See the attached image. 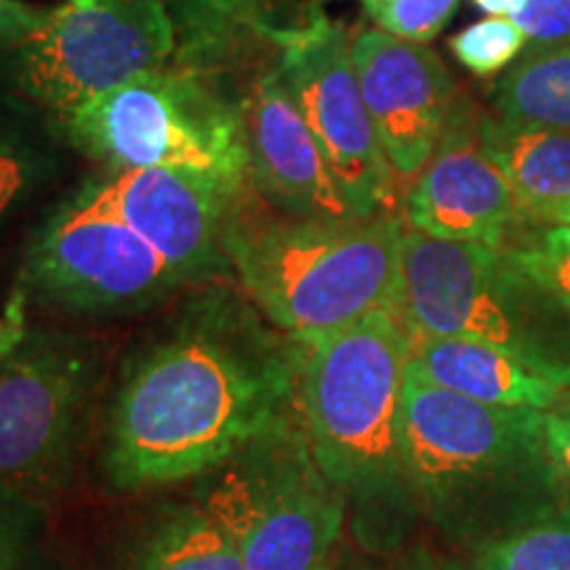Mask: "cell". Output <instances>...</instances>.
Wrapping results in <instances>:
<instances>
[{
  "mask_svg": "<svg viewBox=\"0 0 570 570\" xmlns=\"http://www.w3.org/2000/svg\"><path fill=\"white\" fill-rule=\"evenodd\" d=\"M449 48L475 77H491L508 69L525 51V35L508 17H491L454 35Z\"/></svg>",
  "mask_w": 570,
  "mask_h": 570,
  "instance_id": "cell-23",
  "label": "cell"
},
{
  "mask_svg": "<svg viewBox=\"0 0 570 570\" xmlns=\"http://www.w3.org/2000/svg\"><path fill=\"white\" fill-rule=\"evenodd\" d=\"M117 570H246L227 525L196 502L169 504L142 525Z\"/></svg>",
  "mask_w": 570,
  "mask_h": 570,
  "instance_id": "cell-18",
  "label": "cell"
},
{
  "mask_svg": "<svg viewBox=\"0 0 570 570\" xmlns=\"http://www.w3.org/2000/svg\"><path fill=\"white\" fill-rule=\"evenodd\" d=\"M491 111L570 132V42L520 56L491 88Z\"/></svg>",
  "mask_w": 570,
  "mask_h": 570,
  "instance_id": "cell-19",
  "label": "cell"
},
{
  "mask_svg": "<svg viewBox=\"0 0 570 570\" xmlns=\"http://www.w3.org/2000/svg\"><path fill=\"white\" fill-rule=\"evenodd\" d=\"M412 336V333H410ZM407 373L491 407L552 410L570 389L502 348L468 338L412 336Z\"/></svg>",
  "mask_w": 570,
  "mask_h": 570,
  "instance_id": "cell-16",
  "label": "cell"
},
{
  "mask_svg": "<svg viewBox=\"0 0 570 570\" xmlns=\"http://www.w3.org/2000/svg\"><path fill=\"white\" fill-rule=\"evenodd\" d=\"M101 367L63 336H27L0 356V489L42 508L75 483Z\"/></svg>",
  "mask_w": 570,
  "mask_h": 570,
  "instance_id": "cell-8",
  "label": "cell"
},
{
  "mask_svg": "<svg viewBox=\"0 0 570 570\" xmlns=\"http://www.w3.org/2000/svg\"><path fill=\"white\" fill-rule=\"evenodd\" d=\"M46 159L17 119L0 114V219L38 185Z\"/></svg>",
  "mask_w": 570,
  "mask_h": 570,
  "instance_id": "cell-24",
  "label": "cell"
},
{
  "mask_svg": "<svg viewBox=\"0 0 570 570\" xmlns=\"http://www.w3.org/2000/svg\"><path fill=\"white\" fill-rule=\"evenodd\" d=\"M481 146L508 177L529 223H554L570 206V132L479 114Z\"/></svg>",
  "mask_w": 570,
  "mask_h": 570,
  "instance_id": "cell-17",
  "label": "cell"
},
{
  "mask_svg": "<svg viewBox=\"0 0 570 570\" xmlns=\"http://www.w3.org/2000/svg\"><path fill=\"white\" fill-rule=\"evenodd\" d=\"M202 502L246 570H331L348 502L317 465L296 402L206 475Z\"/></svg>",
  "mask_w": 570,
  "mask_h": 570,
  "instance_id": "cell-7",
  "label": "cell"
},
{
  "mask_svg": "<svg viewBox=\"0 0 570 570\" xmlns=\"http://www.w3.org/2000/svg\"><path fill=\"white\" fill-rule=\"evenodd\" d=\"M30 336L24 325V298L21 294L13 298L6 309V315H0V356H9L24 344V338Z\"/></svg>",
  "mask_w": 570,
  "mask_h": 570,
  "instance_id": "cell-30",
  "label": "cell"
},
{
  "mask_svg": "<svg viewBox=\"0 0 570 570\" xmlns=\"http://www.w3.org/2000/svg\"><path fill=\"white\" fill-rule=\"evenodd\" d=\"M479 104L460 96L423 173L404 196V225L444 240L504 246L529 219L497 161L483 151Z\"/></svg>",
  "mask_w": 570,
  "mask_h": 570,
  "instance_id": "cell-13",
  "label": "cell"
},
{
  "mask_svg": "<svg viewBox=\"0 0 570 570\" xmlns=\"http://www.w3.org/2000/svg\"><path fill=\"white\" fill-rule=\"evenodd\" d=\"M48 17V9L24 3V0H0V42L17 46L32 30H38L40 21Z\"/></svg>",
  "mask_w": 570,
  "mask_h": 570,
  "instance_id": "cell-28",
  "label": "cell"
},
{
  "mask_svg": "<svg viewBox=\"0 0 570 570\" xmlns=\"http://www.w3.org/2000/svg\"><path fill=\"white\" fill-rule=\"evenodd\" d=\"M71 146L111 173L183 169L240 196L252 188L240 106L194 69L161 67L61 119Z\"/></svg>",
  "mask_w": 570,
  "mask_h": 570,
  "instance_id": "cell-6",
  "label": "cell"
},
{
  "mask_svg": "<svg viewBox=\"0 0 570 570\" xmlns=\"http://www.w3.org/2000/svg\"><path fill=\"white\" fill-rule=\"evenodd\" d=\"M512 21L525 35L523 56L570 42V0H529Z\"/></svg>",
  "mask_w": 570,
  "mask_h": 570,
  "instance_id": "cell-26",
  "label": "cell"
},
{
  "mask_svg": "<svg viewBox=\"0 0 570 570\" xmlns=\"http://www.w3.org/2000/svg\"><path fill=\"white\" fill-rule=\"evenodd\" d=\"M235 198L183 169H119L85 185L71 202L119 219L190 283H202L230 273L225 230Z\"/></svg>",
  "mask_w": 570,
  "mask_h": 570,
  "instance_id": "cell-12",
  "label": "cell"
},
{
  "mask_svg": "<svg viewBox=\"0 0 570 570\" xmlns=\"http://www.w3.org/2000/svg\"><path fill=\"white\" fill-rule=\"evenodd\" d=\"M375 30L399 40L428 42L444 30L460 0H360Z\"/></svg>",
  "mask_w": 570,
  "mask_h": 570,
  "instance_id": "cell-25",
  "label": "cell"
},
{
  "mask_svg": "<svg viewBox=\"0 0 570 570\" xmlns=\"http://www.w3.org/2000/svg\"><path fill=\"white\" fill-rule=\"evenodd\" d=\"M252 188L275 212L296 219H360L341 194L315 132L285 88L281 71L256 77L240 104Z\"/></svg>",
  "mask_w": 570,
  "mask_h": 570,
  "instance_id": "cell-15",
  "label": "cell"
},
{
  "mask_svg": "<svg viewBox=\"0 0 570 570\" xmlns=\"http://www.w3.org/2000/svg\"><path fill=\"white\" fill-rule=\"evenodd\" d=\"M504 246L518 265L570 312V225L525 223Z\"/></svg>",
  "mask_w": 570,
  "mask_h": 570,
  "instance_id": "cell-21",
  "label": "cell"
},
{
  "mask_svg": "<svg viewBox=\"0 0 570 570\" xmlns=\"http://www.w3.org/2000/svg\"><path fill=\"white\" fill-rule=\"evenodd\" d=\"M24 283L42 302L69 312H138L190 281L138 233L67 202L32 235Z\"/></svg>",
  "mask_w": 570,
  "mask_h": 570,
  "instance_id": "cell-11",
  "label": "cell"
},
{
  "mask_svg": "<svg viewBox=\"0 0 570 570\" xmlns=\"http://www.w3.org/2000/svg\"><path fill=\"white\" fill-rule=\"evenodd\" d=\"M481 11H487L489 17H518L520 11L525 9L529 0H473Z\"/></svg>",
  "mask_w": 570,
  "mask_h": 570,
  "instance_id": "cell-32",
  "label": "cell"
},
{
  "mask_svg": "<svg viewBox=\"0 0 570 570\" xmlns=\"http://www.w3.org/2000/svg\"><path fill=\"white\" fill-rule=\"evenodd\" d=\"M244 194L227 219L225 256L277 331L315 344L377 309H396L404 217L296 219L246 212Z\"/></svg>",
  "mask_w": 570,
  "mask_h": 570,
  "instance_id": "cell-4",
  "label": "cell"
},
{
  "mask_svg": "<svg viewBox=\"0 0 570 570\" xmlns=\"http://www.w3.org/2000/svg\"><path fill=\"white\" fill-rule=\"evenodd\" d=\"M352 59L391 173L399 183H412L436 151L458 101V82L425 42L381 30L356 32Z\"/></svg>",
  "mask_w": 570,
  "mask_h": 570,
  "instance_id": "cell-14",
  "label": "cell"
},
{
  "mask_svg": "<svg viewBox=\"0 0 570 570\" xmlns=\"http://www.w3.org/2000/svg\"><path fill=\"white\" fill-rule=\"evenodd\" d=\"M412 336L396 309L306 344L296 407L317 465L354 510L373 552H394L415 523L402 473V399Z\"/></svg>",
  "mask_w": 570,
  "mask_h": 570,
  "instance_id": "cell-3",
  "label": "cell"
},
{
  "mask_svg": "<svg viewBox=\"0 0 570 570\" xmlns=\"http://www.w3.org/2000/svg\"><path fill=\"white\" fill-rule=\"evenodd\" d=\"M475 570H570V499L550 515L470 552Z\"/></svg>",
  "mask_w": 570,
  "mask_h": 570,
  "instance_id": "cell-20",
  "label": "cell"
},
{
  "mask_svg": "<svg viewBox=\"0 0 570 570\" xmlns=\"http://www.w3.org/2000/svg\"><path fill=\"white\" fill-rule=\"evenodd\" d=\"M554 223L570 225V206H568V209H562V212H560V217H558V219H554Z\"/></svg>",
  "mask_w": 570,
  "mask_h": 570,
  "instance_id": "cell-33",
  "label": "cell"
},
{
  "mask_svg": "<svg viewBox=\"0 0 570 570\" xmlns=\"http://www.w3.org/2000/svg\"><path fill=\"white\" fill-rule=\"evenodd\" d=\"M402 473L415 518L470 550L566 502L547 446L544 412L491 407L410 373L402 399Z\"/></svg>",
  "mask_w": 570,
  "mask_h": 570,
  "instance_id": "cell-2",
  "label": "cell"
},
{
  "mask_svg": "<svg viewBox=\"0 0 570 570\" xmlns=\"http://www.w3.org/2000/svg\"><path fill=\"white\" fill-rule=\"evenodd\" d=\"M48 510L0 489V570H46Z\"/></svg>",
  "mask_w": 570,
  "mask_h": 570,
  "instance_id": "cell-22",
  "label": "cell"
},
{
  "mask_svg": "<svg viewBox=\"0 0 570 570\" xmlns=\"http://www.w3.org/2000/svg\"><path fill=\"white\" fill-rule=\"evenodd\" d=\"M304 356L246 294L204 285L119 375L101 452L109 487L138 494L223 468L296 402Z\"/></svg>",
  "mask_w": 570,
  "mask_h": 570,
  "instance_id": "cell-1",
  "label": "cell"
},
{
  "mask_svg": "<svg viewBox=\"0 0 570 570\" xmlns=\"http://www.w3.org/2000/svg\"><path fill=\"white\" fill-rule=\"evenodd\" d=\"M544 431L562 494L570 499V391L552 410L544 412Z\"/></svg>",
  "mask_w": 570,
  "mask_h": 570,
  "instance_id": "cell-27",
  "label": "cell"
},
{
  "mask_svg": "<svg viewBox=\"0 0 570 570\" xmlns=\"http://www.w3.org/2000/svg\"><path fill=\"white\" fill-rule=\"evenodd\" d=\"M352 570H475L470 560H454L444 558V554H433L425 550L396 554V558H377V560H362L356 562Z\"/></svg>",
  "mask_w": 570,
  "mask_h": 570,
  "instance_id": "cell-29",
  "label": "cell"
},
{
  "mask_svg": "<svg viewBox=\"0 0 570 570\" xmlns=\"http://www.w3.org/2000/svg\"><path fill=\"white\" fill-rule=\"evenodd\" d=\"M175 24L164 0H63L11 46L21 96L63 119L92 98L167 67Z\"/></svg>",
  "mask_w": 570,
  "mask_h": 570,
  "instance_id": "cell-9",
  "label": "cell"
},
{
  "mask_svg": "<svg viewBox=\"0 0 570 570\" xmlns=\"http://www.w3.org/2000/svg\"><path fill=\"white\" fill-rule=\"evenodd\" d=\"M396 312L412 336L502 348L570 389V312L508 246L404 230Z\"/></svg>",
  "mask_w": 570,
  "mask_h": 570,
  "instance_id": "cell-5",
  "label": "cell"
},
{
  "mask_svg": "<svg viewBox=\"0 0 570 570\" xmlns=\"http://www.w3.org/2000/svg\"><path fill=\"white\" fill-rule=\"evenodd\" d=\"M275 38L281 46L277 71L315 132L354 217L394 214L399 180L362 98L346 27L315 11L306 24L275 32Z\"/></svg>",
  "mask_w": 570,
  "mask_h": 570,
  "instance_id": "cell-10",
  "label": "cell"
},
{
  "mask_svg": "<svg viewBox=\"0 0 570 570\" xmlns=\"http://www.w3.org/2000/svg\"><path fill=\"white\" fill-rule=\"evenodd\" d=\"M204 17L217 21H240L254 9V0H190Z\"/></svg>",
  "mask_w": 570,
  "mask_h": 570,
  "instance_id": "cell-31",
  "label": "cell"
}]
</instances>
